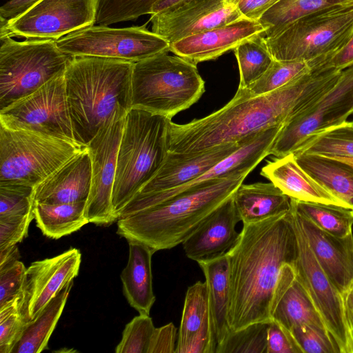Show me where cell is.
Instances as JSON below:
<instances>
[{
  "label": "cell",
  "instance_id": "cell-1",
  "mask_svg": "<svg viewBox=\"0 0 353 353\" xmlns=\"http://www.w3.org/2000/svg\"><path fill=\"white\" fill-rule=\"evenodd\" d=\"M342 71L325 63L276 90L256 97L237 89L226 105L205 117L185 124L171 120L169 152H202L283 126L292 115L334 85Z\"/></svg>",
  "mask_w": 353,
  "mask_h": 353
},
{
  "label": "cell",
  "instance_id": "cell-2",
  "mask_svg": "<svg viewBox=\"0 0 353 353\" xmlns=\"http://www.w3.org/2000/svg\"><path fill=\"white\" fill-rule=\"evenodd\" d=\"M226 254L231 330L270 322L272 300L282 268L294 265L298 254L290 212L243 223L236 243Z\"/></svg>",
  "mask_w": 353,
  "mask_h": 353
},
{
  "label": "cell",
  "instance_id": "cell-3",
  "mask_svg": "<svg viewBox=\"0 0 353 353\" xmlns=\"http://www.w3.org/2000/svg\"><path fill=\"white\" fill-rule=\"evenodd\" d=\"M134 62L97 57H73L63 74L76 143L87 147L119 110L132 107Z\"/></svg>",
  "mask_w": 353,
  "mask_h": 353
},
{
  "label": "cell",
  "instance_id": "cell-4",
  "mask_svg": "<svg viewBox=\"0 0 353 353\" xmlns=\"http://www.w3.org/2000/svg\"><path fill=\"white\" fill-rule=\"evenodd\" d=\"M248 174L225 178L177 194L117 220V234L154 252L182 243L208 216L230 197Z\"/></svg>",
  "mask_w": 353,
  "mask_h": 353
},
{
  "label": "cell",
  "instance_id": "cell-5",
  "mask_svg": "<svg viewBox=\"0 0 353 353\" xmlns=\"http://www.w3.org/2000/svg\"><path fill=\"white\" fill-rule=\"evenodd\" d=\"M170 121L137 108H132L128 112L118 150L112 196L117 219L163 164L169 152Z\"/></svg>",
  "mask_w": 353,
  "mask_h": 353
},
{
  "label": "cell",
  "instance_id": "cell-6",
  "mask_svg": "<svg viewBox=\"0 0 353 353\" xmlns=\"http://www.w3.org/2000/svg\"><path fill=\"white\" fill-rule=\"evenodd\" d=\"M204 92L196 65L181 57L162 53L134 63L132 108L172 119L197 102Z\"/></svg>",
  "mask_w": 353,
  "mask_h": 353
},
{
  "label": "cell",
  "instance_id": "cell-7",
  "mask_svg": "<svg viewBox=\"0 0 353 353\" xmlns=\"http://www.w3.org/2000/svg\"><path fill=\"white\" fill-rule=\"evenodd\" d=\"M353 38V6L304 16L265 38L275 60L304 61L312 68L327 61Z\"/></svg>",
  "mask_w": 353,
  "mask_h": 353
},
{
  "label": "cell",
  "instance_id": "cell-8",
  "mask_svg": "<svg viewBox=\"0 0 353 353\" xmlns=\"http://www.w3.org/2000/svg\"><path fill=\"white\" fill-rule=\"evenodd\" d=\"M0 110L63 75L73 56L52 39L0 37Z\"/></svg>",
  "mask_w": 353,
  "mask_h": 353
},
{
  "label": "cell",
  "instance_id": "cell-9",
  "mask_svg": "<svg viewBox=\"0 0 353 353\" xmlns=\"http://www.w3.org/2000/svg\"><path fill=\"white\" fill-rule=\"evenodd\" d=\"M85 148L0 125V183L35 187Z\"/></svg>",
  "mask_w": 353,
  "mask_h": 353
},
{
  "label": "cell",
  "instance_id": "cell-10",
  "mask_svg": "<svg viewBox=\"0 0 353 353\" xmlns=\"http://www.w3.org/2000/svg\"><path fill=\"white\" fill-rule=\"evenodd\" d=\"M59 48L73 57H97L136 63L170 52V44L146 28V24L126 28L92 26L56 41Z\"/></svg>",
  "mask_w": 353,
  "mask_h": 353
},
{
  "label": "cell",
  "instance_id": "cell-11",
  "mask_svg": "<svg viewBox=\"0 0 353 353\" xmlns=\"http://www.w3.org/2000/svg\"><path fill=\"white\" fill-rule=\"evenodd\" d=\"M353 114V66L337 82L292 115L276 136L270 153H293L310 137L345 121Z\"/></svg>",
  "mask_w": 353,
  "mask_h": 353
},
{
  "label": "cell",
  "instance_id": "cell-12",
  "mask_svg": "<svg viewBox=\"0 0 353 353\" xmlns=\"http://www.w3.org/2000/svg\"><path fill=\"white\" fill-rule=\"evenodd\" d=\"M99 0H40L17 18H0V37L58 40L94 26Z\"/></svg>",
  "mask_w": 353,
  "mask_h": 353
},
{
  "label": "cell",
  "instance_id": "cell-13",
  "mask_svg": "<svg viewBox=\"0 0 353 353\" xmlns=\"http://www.w3.org/2000/svg\"><path fill=\"white\" fill-rule=\"evenodd\" d=\"M63 74L53 78L33 93L0 110V125L12 130L32 131L77 143L70 117Z\"/></svg>",
  "mask_w": 353,
  "mask_h": 353
},
{
  "label": "cell",
  "instance_id": "cell-14",
  "mask_svg": "<svg viewBox=\"0 0 353 353\" xmlns=\"http://www.w3.org/2000/svg\"><path fill=\"white\" fill-rule=\"evenodd\" d=\"M128 112L119 110L87 145L92 164V183L85 216L89 223L110 225L118 219L112 196L119 144Z\"/></svg>",
  "mask_w": 353,
  "mask_h": 353
},
{
  "label": "cell",
  "instance_id": "cell-15",
  "mask_svg": "<svg viewBox=\"0 0 353 353\" xmlns=\"http://www.w3.org/2000/svg\"><path fill=\"white\" fill-rule=\"evenodd\" d=\"M283 126L263 130L251 137L241 147L199 177L179 187L145 196H134L123 209L119 218L158 205L177 194L197 189L239 174H249L270 155V148Z\"/></svg>",
  "mask_w": 353,
  "mask_h": 353
},
{
  "label": "cell",
  "instance_id": "cell-16",
  "mask_svg": "<svg viewBox=\"0 0 353 353\" xmlns=\"http://www.w3.org/2000/svg\"><path fill=\"white\" fill-rule=\"evenodd\" d=\"M290 214L298 245V254L294 264L295 270L328 332L337 343L340 352L347 353L348 337L344 296L320 266L301 228L291 212Z\"/></svg>",
  "mask_w": 353,
  "mask_h": 353
},
{
  "label": "cell",
  "instance_id": "cell-17",
  "mask_svg": "<svg viewBox=\"0 0 353 353\" xmlns=\"http://www.w3.org/2000/svg\"><path fill=\"white\" fill-rule=\"evenodd\" d=\"M81 254L71 248L48 259L36 261L26 269L19 310L26 323L33 321L68 283L77 276Z\"/></svg>",
  "mask_w": 353,
  "mask_h": 353
},
{
  "label": "cell",
  "instance_id": "cell-18",
  "mask_svg": "<svg viewBox=\"0 0 353 353\" xmlns=\"http://www.w3.org/2000/svg\"><path fill=\"white\" fill-rule=\"evenodd\" d=\"M244 18L225 0H193L152 14V31L170 44L185 37Z\"/></svg>",
  "mask_w": 353,
  "mask_h": 353
},
{
  "label": "cell",
  "instance_id": "cell-19",
  "mask_svg": "<svg viewBox=\"0 0 353 353\" xmlns=\"http://www.w3.org/2000/svg\"><path fill=\"white\" fill-rule=\"evenodd\" d=\"M290 212L320 266L337 290L345 294L353 288V234L332 235L301 214L292 203Z\"/></svg>",
  "mask_w": 353,
  "mask_h": 353
},
{
  "label": "cell",
  "instance_id": "cell-20",
  "mask_svg": "<svg viewBox=\"0 0 353 353\" xmlns=\"http://www.w3.org/2000/svg\"><path fill=\"white\" fill-rule=\"evenodd\" d=\"M264 32L259 21L241 18L175 41L170 44V52L197 65L216 59L234 50L243 41L264 34Z\"/></svg>",
  "mask_w": 353,
  "mask_h": 353
},
{
  "label": "cell",
  "instance_id": "cell-21",
  "mask_svg": "<svg viewBox=\"0 0 353 353\" xmlns=\"http://www.w3.org/2000/svg\"><path fill=\"white\" fill-rule=\"evenodd\" d=\"M250 137L199 152H169L156 175L134 196L155 194L188 183L238 150Z\"/></svg>",
  "mask_w": 353,
  "mask_h": 353
},
{
  "label": "cell",
  "instance_id": "cell-22",
  "mask_svg": "<svg viewBox=\"0 0 353 353\" xmlns=\"http://www.w3.org/2000/svg\"><path fill=\"white\" fill-rule=\"evenodd\" d=\"M233 194L211 212L183 243L185 255L197 263L227 253L236 243L240 232L236 230L241 221Z\"/></svg>",
  "mask_w": 353,
  "mask_h": 353
},
{
  "label": "cell",
  "instance_id": "cell-23",
  "mask_svg": "<svg viewBox=\"0 0 353 353\" xmlns=\"http://www.w3.org/2000/svg\"><path fill=\"white\" fill-rule=\"evenodd\" d=\"M92 164L87 147L34 187V202L56 204L87 201Z\"/></svg>",
  "mask_w": 353,
  "mask_h": 353
},
{
  "label": "cell",
  "instance_id": "cell-24",
  "mask_svg": "<svg viewBox=\"0 0 353 353\" xmlns=\"http://www.w3.org/2000/svg\"><path fill=\"white\" fill-rule=\"evenodd\" d=\"M270 315L272 320L288 330L305 324L326 327L292 264L282 268L272 300Z\"/></svg>",
  "mask_w": 353,
  "mask_h": 353
},
{
  "label": "cell",
  "instance_id": "cell-25",
  "mask_svg": "<svg viewBox=\"0 0 353 353\" xmlns=\"http://www.w3.org/2000/svg\"><path fill=\"white\" fill-rule=\"evenodd\" d=\"M205 281H197L185 294L175 353H215Z\"/></svg>",
  "mask_w": 353,
  "mask_h": 353
},
{
  "label": "cell",
  "instance_id": "cell-26",
  "mask_svg": "<svg viewBox=\"0 0 353 353\" xmlns=\"http://www.w3.org/2000/svg\"><path fill=\"white\" fill-rule=\"evenodd\" d=\"M261 174L292 199L345 207L301 168L293 153L268 161Z\"/></svg>",
  "mask_w": 353,
  "mask_h": 353
},
{
  "label": "cell",
  "instance_id": "cell-27",
  "mask_svg": "<svg viewBox=\"0 0 353 353\" xmlns=\"http://www.w3.org/2000/svg\"><path fill=\"white\" fill-rule=\"evenodd\" d=\"M128 243V261L121 274L123 292L131 307L139 314L150 315L156 300L152 274V256L155 252L143 243Z\"/></svg>",
  "mask_w": 353,
  "mask_h": 353
},
{
  "label": "cell",
  "instance_id": "cell-28",
  "mask_svg": "<svg viewBox=\"0 0 353 353\" xmlns=\"http://www.w3.org/2000/svg\"><path fill=\"white\" fill-rule=\"evenodd\" d=\"M232 197L243 223H255L286 213L291 208L290 198L272 182L242 183Z\"/></svg>",
  "mask_w": 353,
  "mask_h": 353
},
{
  "label": "cell",
  "instance_id": "cell-29",
  "mask_svg": "<svg viewBox=\"0 0 353 353\" xmlns=\"http://www.w3.org/2000/svg\"><path fill=\"white\" fill-rule=\"evenodd\" d=\"M198 264L203 272L208 288L211 324L217 347L232 330L228 321V258L225 253Z\"/></svg>",
  "mask_w": 353,
  "mask_h": 353
},
{
  "label": "cell",
  "instance_id": "cell-30",
  "mask_svg": "<svg viewBox=\"0 0 353 353\" xmlns=\"http://www.w3.org/2000/svg\"><path fill=\"white\" fill-rule=\"evenodd\" d=\"M293 154L303 170L345 207L353 210V165L317 154Z\"/></svg>",
  "mask_w": 353,
  "mask_h": 353
},
{
  "label": "cell",
  "instance_id": "cell-31",
  "mask_svg": "<svg viewBox=\"0 0 353 353\" xmlns=\"http://www.w3.org/2000/svg\"><path fill=\"white\" fill-rule=\"evenodd\" d=\"M73 281L65 285L25 327L11 353H39L48 349L50 338L66 304Z\"/></svg>",
  "mask_w": 353,
  "mask_h": 353
},
{
  "label": "cell",
  "instance_id": "cell-32",
  "mask_svg": "<svg viewBox=\"0 0 353 353\" xmlns=\"http://www.w3.org/2000/svg\"><path fill=\"white\" fill-rule=\"evenodd\" d=\"M86 201L48 204L34 202L37 227L48 238L58 239L88 223L85 216Z\"/></svg>",
  "mask_w": 353,
  "mask_h": 353
},
{
  "label": "cell",
  "instance_id": "cell-33",
  "mask_svg": "<svg viewBox=\"0 0 353 353\" xmlns=\"http://www.w3.org/2000/svg\"><path fill=\"white\" fill-rule=\"evenodd\" d=\"M352 6L353 0H281L258 21L265 30V37L269 38L304 16L334 6Z\"/></svg>",
  "mask_w": 353,
  "mask_h": 353
},
{
  "label": "cell",
  "instance_id": "cell-34",
  "mask_svg": "<svg viewBox=\"0 0 353 353\" xmlns=\"http://www.w3.org/2000/svg\"><path fill=\"white\" fill-rule=\"evenodd\" d=\"M293 153L353 158V121H347L310 137Z\"/></svg>",
  "mask_w": 353,
  "mask_h": 353
},
{
  "label": "cell",
  "instance_id": "cell-35",
  "mask_svg": "<svg viewBox=\"0 0 353 353\" xmlns=\"http://www.w3.org/2000/svg\"><path fill=\"white\" fill-rule=\"evenodd\" d=\"M290 200L301 214L325 232L339 237L352 233V209L332 204Z\"/></svg>",
  "mask_w": 353,
  "mask_h": 353
},
{
  "label": "cell",
  "instance_id": "cell-36",
  "mask_svg": "<svg viewBox=\"0 0 353 353\" xmlns=\"http://www.w3.org/2000/svg\"><path fill=\"white\" fill-rule=\"evenodd\" d=\"M239 70L238 89L244 90L255 82L269 68L274 59L263 34L251 37L234 50Z\"/></svg>",
  "mask_w": 353,
  "mask_h": 353
},
{
  "label": "cell",
  "instance_id": "cell-37",
  "mask_svg": "<svg viewBox=\"0 0 353 353\" xmlns=\"http://www.w3.org/2000/svg\"><path fill=\"white\" fill-rule=\"evenodd\" d=\"M311 70L310 65L304 61L274 59L267 70L255 82L247 89L241 90L250 97L267 94Z\"/></svg>",
  "mask_w": 353,
  "mask_h": 353
},
{
  "label": "cell",
  "instance_id": "cell-38",
  "mask_svg": "<svg viewBox=\"0 0 353 353\" xmlns=\"http://www.w3.org/2000/svg\"><path fill=\"white\" fill-rule=\"evenodd\" d=\"M268 325L269 322H259L231 330L215 353H266Z\"/></svg>",
  "mask_w": 353,
  "mask_h": 353
},
{
  "label": "cell",
  "instance_id": "cell-39",
  "mask_svg": "<svg viewBox=\"0 0 353 353\" xmlns=\"http://www.w3.org/2000/svg\"><path fill=\"white\" fill-rule=\"evenodd\" d=\"M160 0H99L96 23L110 26L134 21L151 14L153 6Z\"/></svg>",
  "mask_w": 353,
  "mask_h": 353
},
{
  "label": "cell",
  "instance_id": "cell-40",
  "mask_svg": "<svg viewBox=\"0 0 353 353\" xmlns=\"http://www.w3.org/2000/svg\"><path fill=\"white\" fill-rule=\"evenodd\" d=\"M155 328L150 315L139 314L134 316L125 325L115 352L148 353Z\"/></svg>",
  "mask_w": 353,
  "mask_h": 353
},
{
  "label": "cell",
  "instance_id": "cell-41",
  "mask_svg": "<svg viewBox=\"0 0 353 353\" xmlns=\"http://www.w3.org/2000/svg\"><path fill=\"white\" fill-rule=\"evenodd\" d=\"M290 331L302 353H341L335 340L325 327L305 324Z\"/></svg>",
  "mask_w": 353,
  "mask_h": 353
},
{
  "label": "cell",
  "instance_id": "cell-42",
  "mask_svg": "<svg viewBox=\"0 0 353 353\" xmlns=\"http://www.w3.org/2000/svg\"><path fill=\"white\" fill-rule=\"evenodd\" d=\"M34 188L0 183V217L23 216L33 212Z\"/></svg>",
  "mask_w": 353,
  "mask_h": 353
},
{
  "label": "cell",
  "instance_id": "cell-43",
  "mask_svg": "<svg viewBox=\"0 0 353 353\" xmlns=\"http://www.w3.org/2000/svg\"><path fill=\"white\" fill-rule=\"evenodd\" d=\"M21 296L0 306V353H11L26 323L19 310Z\"/></svg>",
  "mask_w": 353,
  "mask_h": 353
},
{
  "label": "cell",
  "instance_id": "cell-44",
  "mask_svg": "<svg viewBox=\"0 0 353 353\" xmlns=\"http://www.w3.org/2000/svg\"><path fill=\"white\" fill-rule=\"evenodd\" d=\"M26 269L19 260L0 266V306L21 296Z\"/></svg>",
  "mask_w": 353,
  "mask_h": 353
},
{
  "label": "cell",
  "instance_id": "cell-45",
  "mask_svg": "<svg viewBox=\"0 0 353 353\" xmlns=\"http://www.w3.org/2000/svg\"><path fill=\"white\" fill-rule=\"evenodd\" d=\"M34 212L19 216L0 217V249L21 242L28 233Z\"/></svg>",
  "mask_w": 353,
  "mask_h": 353
},
{
  "label": "cell",
  "instance_id": "cell-46",
  "mask_svg": "<svg viewBox=\"0 0 353 353\" xmlns=\"http://www.w3.org/2000/svg\"><path fill=\"white\" fill-rule=\"evenodd\" d=\"M266 353H302L291 332L279 322H269Z\"/></svg>",
  "mask_w": 353,
  "mask_h": 353
},
{
  "label": "cell",
  "instance_id": "cell-47",
  "mask_svg": "<svg viewBox=\"0 0 353 353\" xmlns=\"http://www.w3.org/2000/svg\"><path fill=\"white\" fill-rule=\"evenodd\" d=\"M178 332L172 323L156 327L148 353H175Z\"/></svg>",
  "mask_w": 353,
  "mask_h": 353
},
{
  "label": "cell",
  "instance_id": "cell-48",
  "mask_svg": "<svg viewBox=\"0 0 353 353\" xmlns=\"http://www.w3.org/2000/svg\"><path fill=\"white\" fill-rule=\"evenodd\" d=\"M281 0H231L241 15L246 19L258 21L273 6Z\"/></svg>",
  "mask_w": 353,
  "mask_h": 353
},
{
  "label": "cell",
  "instance_id": "cell-49",
  "mask_svg": "<svg viewBox=\"0 0 353 353\" xmlns=\"http://www.w3.org/2000/svg\"><path fill=\"white\" fill-rule=\"evenodd\" d=\"M40 0H10L0 8V18L12 20L33 6Z\"/></svg>",
  "mask_w": 353,
  "mask_h": 353
},
{
  "label": "cell",
  "instance_id": "cell-50",
  "mask_svg": "<svg viewBox=\"0 0 353 353\" xmlns=\"http://www.w3.org/2000/svg\"><path fill=\"white\" fill-rule=\"evenodd\" d=\"M331 67L339 70H344L353 66V38L338 53L334 54L327 63Z\"/></svg>",
  "mask_w": 353,
  "mask_h": 353
},
{
  "label": "cell",
  "instance_id": "cell-51",
  "mask_svg": "<svg viewBox=\"0 0 353 353\" xmlns=\"http://www.w3.org/2000/svg\"><path fill=\"white\" fill-rule=\"evenodd\" d=\"M19 259L20 254L17 245L0 249V266Z\"/></svg>",
  "mask_w": 353,
  "mask_h": 353
},
{
  "label": "cell",
  "instance_id": "cell-52",
  "mask_svg": "<svg viewBox=\"0 0 353 353\" xmlns=\"http://www.w3.org/2000/svg\"><path fill=\"white\" fill-rule=\"evenodd\" d=\"M193 0H160L152 9V14H158L170 8L179 6Z\"/></svg>",
  "mask_w": 353,
  "mask_h": 353
},
{
  "label": "cell",
  "instance_id": "cell-53",
  "mask_svg": "<svg viewBox=\"0 0 353 353\" xmlns=\"http://www.w3.org/2000/svg\"><path fill=\"white\" fill-rule=\"evenodd\" d=\"M345 305V319L348 337L347 353H353V314Z\"/></svg>",
  "mask_w": 353,
  "mask_h": 353
},
{
  "label": "cell",
  "instance_id": "cell-54",
  "mask_svg": "<svg viewBox=\"0 0 353 353\" xmlns=\"http://www.w3.org/2000/svg\"><path fill=\"white\" fill-rule=\"evenodd\" d=\"M345 304L353 314V288L343 295Z\"/></svg>",
  "mask_w": 353,
  "mask_h": 353
},
{
  "label": "cell",
  "instance_id": "cell-55",
  "mask_svg": "<svg viewBox=\"0 0 353 353\" xmlns=\"http://www.w3.org/2000/svg\"><path fill=\"white\" fill-rule=\"evenodd\" d=\"M333 159H336L337 160H339V161H343V162H345V163H347L352 165H353V158H347V157H336V158H333Z\"/></svg>",
  "mask_w": 353,
  "mask_h": 353
},
{
  "label": "cell",
  "instance_id": "cell-56",
  "mask_svg": "<svg viewBox=\"0 0 353 353\" xmlns=\"http://www.w3.org/2000/svg\"><path fill=\"white\" fill-rule=\"evenodd\" d=\"M228 3H229L231 0H225Z\"/></svg>",
  "mask_w": 353,
  "mask_h": 353
},
{
  "label": "cell",
  "instance_id": "cell-57",
  "mask_svg": "<svg viewBox=\"0 0 353 353\" xmlns=\"http://www.w3.org/2000/svg\"></svg>",
  "mask_w": 353,
  "mask_h": 353
}]
</instances>
